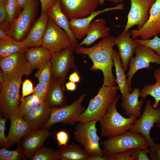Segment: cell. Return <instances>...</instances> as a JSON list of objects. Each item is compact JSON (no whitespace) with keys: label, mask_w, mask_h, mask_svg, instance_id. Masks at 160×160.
Wrapping results in <instances>:
<instances>
[{"label":"cell","mask_w":160,"mask_h":160,"mask_svg":"<svg viewBox=\"0 0 160 160\" xmlns=\"http://www.w3.org/2000/svg\"><path fill=\"white\" fill-rule=\"evenodd\" d=\"M5 81V80L2 71H1L0 72V82L1 86L3 84Z\"/></svg>","instance_id":"obj_52"},{"label":"cell","mask_w":160,"mask_h":160,"mask_svg":"<svg viewBox=\"0 0 160 160\" xmlns=\"http://www.w3.org/2000/svg\"><path fill=\"white\" fill-rule=\"evenodd\" d=\"M140 91L139 88H134L131 93L122 100L121 107L124 111L125 114L129 117L135 113L140 114L144 98L141 97L139 101Z\"/></svg>","instance_id":"obj_28"},{"label":"cell","mask_w":160,"mask_h":160,"mask_svg":"<svg viewBox=\"0 0 160 160\" xmlns=\"http://www.w3.org/2000/svg\"><path fill=\"white\" fill-rule=\"evenodd\" d=\"M55 133V139L57 141L58 146L61 147L67 144L69 137L68 133L64 130H61Z\"/></svg>","instance_id":"obj_44"},{"label":"cell","mask_w":160,"mask_h":160,"mask_svg":"<svg viewBox=\"0 0 160 160\" xmlns=\"http://www.w3.org/2000/svg\"><path fill=\"white\" fill-rule=\"evenodd\" d=\"M58 0H39L41 10V15L46 13L47 10L54 5Z\"/></svg>","instance_id":"obj_46"},{"label":"cell","mask_w":160,"mask_h":160,"mask_svg":"<svg viewBox=\"0 0 160 160\" xmlns=\"http://www.w3.org/2000/svg\"><path fill=\"white\" fill-rule=\"evenodd\" d=\"M21 9L16 0H7L6 9L8 25L17 17L21 12Z\"/></svg>","instance_id":"obj_35"},{"label":"cell","mask_w":160,"mask_h":160,"mask_svg":"<svg viewBox=\"0 0 160 160\" xmlns=\"http://www.w3.org/2000/svg\"><path fill=\"white\" fill-rule=\"evenodd\" d=\"M35 74L39 83H48L51 79V63L50 60L38 69Z\"/></svg>","instance_id":"obj_36"},{"label":"cell","mask_w":160,"mask_h":160,"mask_svg":"<svg viewBox=\"0 0 160 160\" xmlns=\"http://www.w3.org/2000/svg\"><path fill=\"white\" fill-rule=\"evenodd\" d=\"M115 37L108 36L103 38L97 44L89 48L78 46L75 50L77 54L87 55L93 64L90 71H101L103 76L102 86L115 85L116 79L113 73L112 67L114 66L112 58L113 47L115 45Z\"/></svg>","instance_id":"obj_1"},{"label":"cell","mask_w":160,"mask_h":160,"mask_svg":"<svg viewBox=\"0 0 160 160\" xmlns=\"http://www.w3.org/2000/svg\"><path fill=\"white\" fill-rule=\"evenodd\" d=\"M132 38L138 37L143 39H150L160 34V0H155L149 11V16L145 24L140 28L131 31Z\"/></svg>","instance_id":"obj_16"},{"label":"cell","mask_w":160,"mask_h":160,"mask_svg":"<svg viewBox=\"0 0 160 160\" xmlns=\"http://www.w3.org/2000/svg\"><path fill=\"white\" fill-rule=\"evenodd\" d=\"M61 9L68 19L86 17L95 11L98 0H59Z\"/></svg>","instance_id":"obj_14"},{"label":"cell","mask_w":160,"mask_h":160,"mask_svg":"<svg viewBox=\"0 0 160 160\" xmlns=\"http://www.w3.org/2000/svg\"><path fill=\"white\" fill-rule=\"evenodd\" d=\"M123 0H105L113 3L114 4L121 3Z\"/></svg>","instance_id":"obj_53"},{"label":"cell","mask_w":160,"mask_h":160,"mask_svg":"<svg viewBox=\"0 0 160 160\" xmlns=\"http://www.w3.org/2000/svg\"><path fill=\"white\" fill-rule=\"evenodd\" d=\"M87 94H81L69 105L52 108L49 119L43 128H49L59 122L73 124L78 121L79 116L86 109L82 103Z\"/></svg>","instance_id":"obj_9"},{"label":"cell","mask_w":160,"mask_h":160,"mask_svg":"<svg viewBox=\"0 0 160 160\" xmlns=\"http://www.w3.org/2000/svg\"><path fill=\"white\" fill-rule=\"evenodd\" d=\"M22 76L6 80L0 86V115L6 119H10L17 113L21 97L19 92Z\"/></svg>","instance_id":"obj_5"},{"label":"cell","mask_w":160,"mask_h":160,"mask_svg":"<svg viewBox=\"0 0 160 160\" xmlns=\"http://www.w3.org/2000/svg\"><path fill=\"white\" fill-rule=\"evenodd\" d=\"M17 148L15 150H8L5 148L0 150V160H23L27 159L20 145L17 144Z\"/></svg>","instance_id":"obj_34"},{"label":"cell","mask_w":160,"mask_h":160,"mask_svg":"<svg viewBox=\"0 0 160 160\" xmlns=\"http://www.w3.org/2000/svg\"><path fill=\"white\" fill-rule=\"evenodd\" d=\"M135 56L130 59L129 68L127 73V82L130 92L132 91L131 87L132 79L134 74L139 70L151 68L150 63H155L160 65V55L154 50L143 45H137Z\"/></svg>","instance_id":"obj_10"},{"label":"cell","mask_w":160,"mask_h":160,"mask_svg":"<svg viewBox=\"0 0 160 160\" xmlns=\"http://www.w3.org/2000/svg\"><path fill=\"white\" fill-rule=\"evenodd\" d=\"M105 25L106 20L103 18L92 22L89 27L86 37L78 45L88 46L100 38L109 36L110 28Z\"/></svg>","instance_id":"obj_23"},{"label":"cell","mask_w":160,"mask_h":160,"mask_svg":"<svg viewBox=\"0 0 160 160\" xmlns=\"http://www.w3.org/2000/svg\"><path fill=\"white\" fill-rule=\"evenodd\" d=\"M33 91L32 82L30 80L26 79L23 82L22 94L20 102L22 101L25 97L33 94Z\"/></svg>","instance_id":"obj_42"},{"label":"cell","mask_w":160,"mask_h":160,"mask_svg":"<svg viewBox=\"0 0 160 160\" xmlns=\"http://www.w3.org/2000/svg\"><path fill=\"white\" fill-rule=\"evenodd\" d=\"M97 122L94 120L79 122L74 128L75 140L83 147L90 156L104 155L100 146V138L97 135V129L96 127Z\"/></svg>","instance_id":"obj_7"},{"label":"cell","mask_w":160,"mask_h":160,"mask_svg":"<svg viewBox=\"0 0 160 160\" xmlns=\"http://www.w3.org/2000/svg\"><path fill=\"white\" fill-rule=\"evenodd\" d=\"M119 95L112 103L105 114L99 121L101 129V135L108 138L116 136L130 130L140 115L135 113L126 118L117 111L116 106L120 98Z\"/></svg>","instance_id":"obj_2"},{"label":"cell","mask_w":160,"mask_h":160,"mask_svg":"<svg viewBox=\"0 0 160 160\" xmlns=\"http://www.w3.org/2000/svg\"><path fill=\"white\" fill-rule=\"evenodd\" d=\"M103 155L111 156L134 148L148 150L150 146L147 139L142 135L130 130L119 135L100 142Z\"/></svg>","instance_id":"obj_4"},{"label":"cell","mask_w":160,"mask_h":160,"mask_svg":"<svg viewBox=\"0 0 160 160\" xmlns=\"http://www.w3.org/2000/svg\"><path fill=\"white\" fill-rule=\"evenodd\" d=\"M53 53L41 46L28 48L24 51L25 57L33 69L50 61Z\"/></svg>","instance_id":"obj_26"},{"label":"cell","mask_w":160,"mask_h":160,"mask_svg":"<svg viewBox=\"0 0 160 160\" xmlns=\"http://www.w3.org/2000/svg\"><path fill=\"white\" fill-rule=\"evenodd\" d=\"M131 3L127 15V20L122 33H125L134 25L137 29L141 28L146 23L149 16L150 8L155 0H129Z\"/></svg>","instance_id":"obj_15"},{"label":"cell","mask_w":160,"mask_h":160,"mask_svg":"<svg viewBox=\"0 0 160 160\" xmlns=\"http://www.w3.org/2000/svg\"><path fill=\"white\" fill-rule=\"evenodd\" d=\"M6 119L0 116V145L7 149H9L10 147L7 138L5 135V123Z\"/></svg>","instance_id":"obj_41"},{"label":"cell","mask_w":160,"mask_h":160,"mask_svg":"<svg viewBox=\"0 0 160 160\" xmlns=\"http://www.w3.org/2000/svg\"><path fill=\"white\" fill-rule=\"evenodd\" d=\"M71 46L68 34L49 17L41 46L54 54Z\"/></svg>","instance_id":"obj_13"},{"label":"cell","mask_w":160,"mask_h":160,"mask_svg":"<svg viewBox=\"0 0 160 160\" xmlns=\"http://www.w3.org/2000/svg\"><path fill=\"white\" fill-rule=\"evenodd\" d=\"M49 17L47 13L40 15L22 41L28 48L41 46Z\"/></svg>","instance_id":"obj_20"},{"label":"cell","mask_w":160,"mask_h":160,"mask_svg":"<svg viewBox=\"0 0 160 160\" xmlns=\"http://www.w3.org/2000/svg\"><path fill=\"white\" fill-rule=\"evenodd\" d=\"M72 46L63 48L54 53L51 59V80L64 82L71 69L78 71Z\"/></svg>","instance_id":"obj_8"},{"label":"cell","mask_w":160,"mask_h":160,"mask_svg":"<svg viewBox=\"0 0 160 160\" xmlns=\"http://www.w3.org/2000/svg\"><path fill=\"white\" fill-rule=\"evenodd\" d=\"M49 128L32 129L24 136L19 144L27 159L43 145L46 139L51 135Z\"/></svg>","instance_id":"obj_17"},{"label":"cell","mask_w":160,"mask_h":160,"mask_svg":"<svg viewBox=\"0 0 160 160\" xmlns=\"http://www.w3.org/2000/svg\"><path fill=\"white\" fill-rule=\"evenodd\" d=\"M43 102L37 95L32 94L31 95L25 97L21 102L16 114L23 118Z\"/></svg>","instance_id":"obj_32"},{"label":"cell","mask_w":160,"mask_h":160,"mask_svg":"<svg viewBox=\"0 0 160 160\" xmlns=\"http://www.w3.org/2000/svg\"><path fill=\"white\" fill-rule=\"evenodd\" d=\"M153 76L156 81V83L153 84H148L145 85L140 90L139 97L144 99L150 95L155 99L153 106L156 108L160 101V67L154 71Z\"/></svg>","instance_id":"obj_30"},{"label":"cell","mask_w":160,"mask_h":160,"mask_svg":"<svg viewBox=\"0 0 160 160\" xmlns=\"http://www.w3.org/2000/svg\"><path fill=\"white\" fill-rule=\"evenodd\" d=\"M50 83H39L34 88L33 94L37 95L42 101H44L48 90Z\"/></svg>","instance_id":"obj_39"},{"label":"cell","mask_w":160,"mask_h":160,"mask_svg":"<svg viewBox=\"0 0 160 160\" xmlns=\"http://www.w3.org/2000/svg\"><path fill=\"white\" fill-rule=\"evenodd\" d=\"M46 13L56 24L68 34L71 41L72 48L74 50L78 45V41L70 28L69 21L61 9L59 0L47 10Z\"/></svg>","instance_id":"obj_25"},{"label":"cell","mask_w":160,"mask_h":160,"mask_svg":"<svg viewBox=\"0 0 160 160\" xmlns=\"http://www.w3.org/2000/svg\"><path fill=\"white\" fill-rule=\"evenodd\" d=\"M118 86H102L97 95L90 100L88 105L79 117L78 121L92 120L99 121L103 116L112 103L117 97Z\"/></svg>","instance_id":"obj_3"},{"label":"cell","mask_w":160,"mask_h":160,"mask_svg":"<svg viewBox=\"0 0 160 160\" xmlns=\"http://www.w3.org/2000/svg\"><path fill=\"white\" fill-rule=\"evenodd\" d=\"M131 31L128 30L125 33L122 32L114 38L115 44L118 48L122 66L125 72L128 69L130 59L135 53L138 44L135 39L131 37Z\"/></svg>","instance_id":"obj_18"},{"label":"cell","mask_w":160,"mask_h":160,"mask_svg":"<svg viewBox=\"0 0 160 160\" xmlns=\"http://www.w3.org/2000/svg\"><path fill=\"white\" fill-rule=\"evenodd\" d=\"M148 156L151 160H160V143H154L148 150Z\"/></svg>","instance_id":"obj_43"},{"label":"cell","mask_w":160,"mask_h":160,"mask_svg":"<svg viewBox=\"0 0 160 160\" xmlns=\"http://www.w3.org/2000/svg\"><path fill=\"white\" fill-rule=\"evenodd\" d=\"M7 0H0V28L6 31L8 26L6 9Z\"/></svg>","instance_id":"obj_40"},{"label":"cell","mask_w":160,"mask_h":160,"mask_svg":"<svg viewBox=\"0 0 160 160\" xmlns=\"http://www.w3.org/2000/svg\"><path fill=\"white\" fill-rule=\"evenodd\" d=\"M27 48L22 41H18L12 38L0 39V58L18 52L24 51Z\"/></svg>","instance_id":"obj_31"},{"label":"cell","mask_w":160,"mask_h":160,"mask_svg":"<svg viewBox=\"0 0 160 160\" xmlns=\"http://www.w3.org/2000/svg\"><path fill=\"white\" fill-rule=\"evenodd\" d=\"M65 88L64 82L51 80L44 102L52 108L67 105L68 101L64 95Z\"/></svg>","instance_id":"obj_21"},{"label":"cell","mask_w":160,"mask_h":160,"mask_svg":"<svg viewBox=\"0 0 160 160\" xmlns=\"http://www.w3.org/2000/svg\"><path fill=\"white\" fill-rule=\"evenodd\" d=\"M154 37L151 39H143L136 38L135 39L138 44L145 45L152 49L160 55V38L157 36Z\"/></svg>","instance_id":"obj_37"},{"label":"cell","mask_w":160,"mask_h":160,"mask_svg":"<svg viewBox=\"0 0 160 160\" xmlns=\"http://www.w3.org/2000/svg\"><path fill=\"white\" fill-rule=\"evenodd\" d=\"M133 160H150L148 155V150L140 148H134L129 149Z\"/></svg>","instance_id":"obj_38"},{"label":"cell","mask_w":160,"mask_h":160,"mask_svg":"<svg viewBox=\"0 0 160 160\" xmlns=\"http://www.w3.org/2000/svg\"><path fill=\"white\" fill-rule=\"evenodd\" d=\"M10 125L7 137L10 146L19 143L22 138L32 130L28 122L16 114L10 119Z\"/></svg>","instance_id":"obj_22"},{"label":"cell","mask_w":160,"mask_h":160,"mask_svg":"<svg viewBox=\"0 0 160 160\" xmlns=\"http://www.w3.org/2000/svg\"><path fill=\"white\" fill-rule=\"evenodd\" d=\"M154 124L160 127V104L156 108L151 104L150 100H147L143 113L132 127L130 130L140 134L148 141L150 146L155 143L150 136V132Z\"/></svg>","instance_id":"obj_12"},{"label":"cell","mask_w":160,"mask_h":160,"mask_svg":"<svg viewBox=\"0 0 160 160\" xmlns=\"http://www.w3.org/2000/svg\"><path fill=\"white\" fill-rule=\"evenodd\" d=\"M0 66L5 81L15 77L28 76L33 70L25 57L24 51L0 58Z\"/></svg>","instance_id":"obj_11"},{"label":"cell","mask_w":160,"mask_h":160,"mask_svg":"<svg viewBox=\"0 0 160 160\" xmlns=\"http://www.w3.org/2000/svg\"><path fill=\"white\" fill-rule=\"evenodd\" d=\"M30 159L31 160H60L57 150L43 145L38 149Z\"/></svg>","instance_id":"obj_33"},{"label":"cell","mask_w":160,"mask_h":160,"mask_svg":"<svg viewBox=\"0 0 160 160\" xmlns=\"http://www.w3.org/2000/svg\"><path fill=\"white\" fill-rule=\"evenodd\" d=\"M112 56L115 69L116 82L121 92L123 100L130 93L127 84V75L122 67L119 55L114 49L113 50Z\"/></svg>","instance_id":"obj_29"},{"label":"cell","mask_w":160,"mask_h":160,"mask_svg":"<svg viewBox=\"0 0 160 160\" xmlns=\"http://www.w3.org/2000/svg\"><path fill=\"white\" fill-rule=\"evenodd\" d=\"M124 7V5L121 3L114 7L95 11L84 18L70 20L69 21V27L76 39H81L86 36L90 24L93 19L98 15L108 11L122 10Z\"/></svg>","instance_id":"obj_19"},{"label":"cell","mask_w":160,"mask_h":160,"mask_svg":"<svg viewBox=\"0 0 160 160\" xmlns=\"http://www.w3.org/2000/svg\"><path fill=\"white\" fill-rule=\"evenodd\" d=\"M12 38L4 29L0 28V39H9Z\"/></svg>","instance_id":"obj_50"},{"label":"cell","mask_w":160,"mask_h":160,"mask_svg":"<svg viewBox=\"0 0 160 160\" xmlns=\"http://www.w3.org/2000/svg\"><path fill=\"white\" fill-rule=\"evenodd\" d=\"M105 0H98V4L103 5L104 4Z\"/></svg>","instance_id":"obj_54"},{"label":"cell","mask_w":160,"mask_h":160,"mask_svg":"<svg viewBox=\"0 0 160 160\" xmlns=\"http://www.w3.org/2000/svg\"><path fill=\"white\" fill-rule=\"evenodd\" d=\"M111 157V160H133L129 149L117 153Z\"/></svg>","instance_id":"obj_45"},{"label":"cell","mask_w":160,"mask_h":160,"mask_svg":"<svg viewBox=\"0 0 160 160\" xmlns=\"http://www.w3.org/2000/svg\"><path fill=\"white\" fill-rule=\"evenodd\" d=\"M65 86L67 90L71 91H75L77 87L76 83L71 81L67 82Z\"/></svg>","instance_id":"obj_49"},{"label":"cell","mask_w":160,"mask_h":160,"mask_svg":"<svg viewBox=\"0 0 160 160\" xmlns=\"http://www.w3.org/2000/svg\"><path fill=\"white\" fill-rule=\"evenodd\" d=\"M38 0H30L17 17L7 27L6 31L13 39L22 41L28 33L38 10Z\"/></svg>","instance_id":"obj_6"},{"label":"cell","mask_w":160,"mask_h":160,"mask_svg":"<svg viewBox=\"0 0 160 160\" xmlns=\"http://www.w3.org/2000/svg\"><path fill=\"white\" fill-rule=\"evenodd\" d=\"M80 144L72 143L61 146L57 150L60 160H88L90 156Z\"/></svg>","instance_id":"obj_27"},{"label":"cell","mask_w":160,"mask_h":160,"mask_svg":"<svg viewBox=\"0 0 160 160\" xmlns=\"http://www.w3.org/2000/svg\"><path fill=\"white\" fill-rule=\"evenodd\" d=\"M68 79L70 81L76 83L79 82L80 80V77L77 71H74L69 76Z\"/></svg>","instance_id":"obj_47"},{"label":"cell","mask_w":160,"mask_h":160,"mask_svg":"<svg viewBox=\"0 0 160 160\" xmlns=\"http://www.w3.org/2000/svg\"><path fill=\"white\" fill-rule=\"evenodd\" d=\"M22 9L24 8L30 0H16Z\"/></svg>","instance_id":"obj_51"},{"label":"cell","mask_w":160,"mask_h":160,"mask_svg":"<svg viewBox=\"0 0 160 160\" xmlns=\"http://www.w3.org/2000/svg\"><path fill=\"white\" fill-rule=\"evenodd\" d=\"M88 160H111V156L105 155H94L89 156Z\"/></svg>","instance_id":"obj_48"},{"label":"cell","mask_w":160,"mask_h":160,"mask_svg":"<svg viewBox=\"0 0 160 160\" xmlns=\"http://www.w3.org/2000/svg\"><path fill=\"white\" fill-rule=\"evenodd\" d=\"M52 108L44 101L23 118L31 126L32 129L43 128L48 122Z\"/></svg>","instance_id":"obj_24"}]
</instances>
